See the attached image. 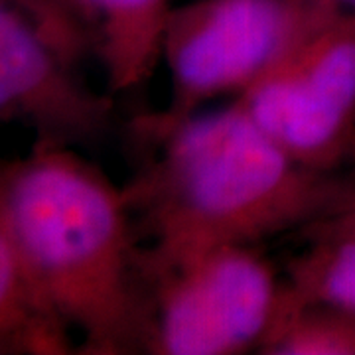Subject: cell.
Wrapping results in <instances>:
<instances>
[{
  "instance_id": "cell-6",
  "label": "cell",
  "mask_w": 355,
  "mask_h": 355,
  "mask_svg": "<svg viewBox=\"0 0 355 355\" xmlns=\"http://www.w3.org/2000/svg\"><path fill=\"white\" fill-rule=\"evenodd\" d=\"M77 65L22 8L0 0V125L30 128L34 142H101L114 125L113 99L89 87Z\"/></svg>"
},
{
  "instance_id": "cell-10",
  "label": "cell",
  "mask_w": 355,
  "mask_h": 355,
  "mask_svg": "<svg viewBox=\"0 0 355 355\" xmlns=\"http://www.w3.org/2000/svg\"><path fill=\"white\" fill-rule=\"evenodd\" d=\"M259 352L270 355H354L355 314L326 304L291 302L282 294L279 314Z\"/></svg>"
},
{
  "instance_id": "cell-4",
  "label": "cell",
  "mask_w": 355,
  "mask_h": 355,
  "mask_svg": "<svg viewBox=\"0 0 355 355\" xmlns=\"http://www.w3.org/2000/svg\"><path fill=\"white\" fill-rule=\"evenodd\" d=\"M146 345L160 355H235L261 347L284 282L253 245H223L153 270Z\"/></svg>"
},
{
  "instance_id": "cell-2",
  "label": "cell",
  "mask_w": 355,
  "mask_h": 355,
  "mask_svg": "<svg viewBox=\"0 0 355 355\" xmlns=\"http://www.w3.org/2000/svg\"><path fill=\"white\" fill-rule=\"evenodd\" d=\"M160 153L127 188L154 237L153 270L223 245H254L318 221L336 202L324 172L296 162L235 101L154 130Z\"/></svg>"
},
{
  "instance_id": "cell-12",
  "label": "cell",
  "mask_w": 355,
  "mask_h": 355,
  "mask_svg": "<svg viewBox=\"0 0 355 355\" xmlns=\"http://www.w3.org/2000/svg\"><path fill=\"white\" fill-rule=\"evenodd\" d=\"M300 2L320 20L355 14V0H300Z\"/></svg>"
},
{
  "instance_id": "cell-8",
  "label": "cell",
  "mask_w": 355,
  "mask_h": 355,
  "mask_svg": "<svg viewBox=\"0 0 355 355\" xmlns=\"http://www.w3.org/2000/svg\"><path fill=\"white\" fill-rule=\"evenodd\" d=\"M73 347V334L46 304L0 223V355H65Z\"/></svg>"
},
{
  "instance_id": "cell-1",
  "label": "cell",
  "mask_w": 355,
  "mask_h": 355,
  "mask_svg": "<svg viewBox=\"0 0 355 355\" xmlns=\"http://www.w3.org/2000/svg\"><path fill=\"white\" fill-rule=\"evenodd\" d=\"M132 211L127 188L77 148L34 142L0 158V223L79 354H128L148 340Z\"/></svg>"
},
{
  "instance_id": "cell-3",
  "label": "cell",
  "mask_w": 355,
  "mask_h": 355,
  "mask_svg": "<svg viewBox=\"0 0 355 355\" xmlns=\"http://www.w3.org/2000/svg\"><path fill=\"white\" fill-rule=\"evenodd\" d=\"M318 20L300 0H196L172 8L162 36L170 103L150 128L241 95L282 60Z\"/></svg>"
},
{
  "instance_id": "cell-7",
  "label": "cell",
  "mask_w": 355,
  "mask_h": 355,
  "mask_svg": "<svg viewBox=\"0 0 355 355\" xmlns=\"http://www.w3.org/2000/svg\"><path fill=\"white\" fill-rule=\"evenodd\" d=\"M95 42L111 93L139 89L160 64L168 0H71Z\"/></svg>"
},
{
  "instance_id": "cell-11",
  "label": "cell",
  "mask_w": 355,
  "mask_h": 355,
  "mask_svg": "<svg viewBox=\"0 0 355 355\" xmlns=\"http://www.w3.org/2000/svg\"><path fill=\"white\" fill-rule=\"evenodd\" d=\"M10 2L22 8L71 62L79 64L85 53L89 51L95 53L93 34L71 0H10Z\"/></svg>"
},
{
  "instance_id": "cell-5",
  "label": "cell",
  "mask_w": 355,
  "mask_h": 355,
  "mask_svg": "<svg viewBox=\"0 0 355 355\" xmlns=\"http://www.w3.org/2000/svg\"><path fill=\"white\" fill-rule=\"evenodd\" d=\"M235 101L296 162L330 168L355 119V14L310 28Z\"/></svg>"
},
{
  "instance_id": "cell-9",
  "label": "cell",
  "mask_w": 355,
  "mask_h": 355,
  "mask_svg": "<svg viewBox=\"0 0 355 355\" xmlns=\"http://www.w3.org/2000/svg\"><path fill=\"white\" fill-rule=\"evenodd\" d=\"M284 298L355 314V225L318 241L291 268Z\"/></svg>"
}]
</instances>
